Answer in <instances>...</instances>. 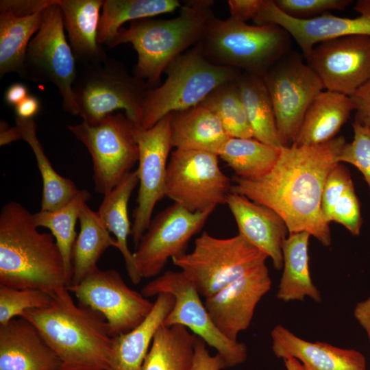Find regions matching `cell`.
Here are the masks:
<instances>
[{
  "mask_svg": "<svg viewBox=\"0 0 370 370\" xmlns=\"http://www.w3.org/2000/svg\"><path fill=\"white\" fill-rule=\"evenodd\" d=\"M345 144L338 136L316 145L282 147L268 174L256 180L235 176L230 191L275 211L289 233L306 232L328 247L331 234L323 217L321 197L326 178Z\"/></svg>",
  "mask_w": 370,
  "mask_h": 370,
  "instance_id": "1",
  "label": "cell"
},
{
  "mask_svg": "<svg viewBox=\"0 0 370 370\" xmlns=\"http://www.w3.org/2000/svg\"><path fill=\"white\" fill-rule=\"evenodd\" d=\"M0 286L51 295L69 286L54 236L40 232L33 214L14 201L0 213Z\"/></svg>",
  "mask_w": 370,
  "mask_h": 370,
  "instance_id": "2",
  "label": "cell"
},
{
  "mask_svg": "<svg viewBox=\"0 0 370 370\" xmlns=\"http://www.w3.org/2000/svg\"><path fill=\"white\" fill-rule=\"evenodd\" d=\"M47 307L25 311L61 361L60 370H110L114 337L99 312L76 304L67 287Z\"/></svg>",
  "mask_w": 370,
  "mask_h": 370,
  "instance_id": "3",
  "label": "cell"
},
{
  "mask_svg": "<svg viewBox=\"0 0 370 370\" xmlns=\"http://www.w3.org/2000/svg\"><path fill=\"white\" fill-rule=\"evenodd\" d=\"M212 0L186 1L180 14L171 19L145 18L121 27L109 48L131 43L138 54L133 75L148 88L158 86L161 75L177 57L200 42L214 14Z\"/></svg>",
  "mask_w": 370,
  "mask_h": 370,
  "instance_id": "4",
  "label": "cell"
},
{
  "mask_svg": "<svg viewBox=\"0 0 370 370\" xmlns=\"http://www.w3.org/2000/svg\"><path fill=\"white\" fill-rule=\"evenodd\" d=\"M291 38L275 24L253 25L231 16L225 19L214 16L200 44L212 63L263 77L290 52Z\"/></svg>",
  "mask_w": 370,
  "mask_h": 370,
  "instance_id": "5",
  "label": "cell"
},
{
  "mask_svg": "<svg viewBox=\"0 0 370 370\" xmlns=\"http://www.w3.org/2000/svg\"><path fill=\"white\" fill-rule=\"evenodd\" d=\"M164 73V82L145 94L140 126L143 129L169 114L199 104L219 86L236 81L242 72L210 62L199 42L174 59Z\"/></svg>",
  "mask_w": 370,
  "mask_h": 370,
  "instance_id": "6",
  "label": "cell"
},
{
  "mask_svg": "<svg viewBox=\"0 0 370 370\" xmlns=\"http://www.w3.org/2000/svg\"><path fill=\"white\" fill-rule=\"evenodd\" d=\"M148 89L144 81L128 73L123 63L109 58L83 65L73 84L79 116L90 125L123 110L127 119L140 127Z\"/></svg>",
  "mask_w": 370,
  "mask_h": 370,
  "instance_id": "7",
  "label": "cell"
},
{
  "mask_svg": "<svg viewBox=\"0 0 370 370\" xmlns=\"http://www.w3.org/2000/svg\"><path fill=\"white\" fill-rule=\"evenodd\" d=\"M267 258L240 234L221 238L204 232L190 253L171 260L206 298L264 264Z\"/></svg>",
  "mask_w": 370,
  "mask_h": 370,
  "instance_id": "8",
  "label": "cell"
},
{
  "mask_svg": "<svg viewBox=\"0 0 370 370\" xmlns=\"http://www.w3.org/2000/svg\"><path fill=\"white\" fill-rule=\"evenodd\" d=\"M76 62L64 34L58 2L42 12L40 29L28 45L21 77L33 82L51 83L62 98V109L79 115L73 93L78 71Z\"/></svg>",
  "mask_w": 370,
  "mask_h": 370,
  "instance_id": "9",
  "label": "cell"
},
{
  "mask_svg": "<svg viewBox=\"0 0 370 370\" xmlns=\"http://www.w3.org/2000/svg\"><path fill=\"white\" fill-rule=\"evenodd\" d=\"M135 124L121 113H113L95 125L82 121L69 130L87 148L93 164L95 190L110 192L138 160Z\"/></svg>",
  "mask_w": 370,
  "mask_h": 370,
  "instance_id": "10",
  "label": "cell"
},
{
  "mask_svg": "<svg viewBox=\"0 0 370 370\" xmlns=\"http://www.w3.org/2000/svg\"><path fill=\"white\" fill-rule=\"evenodd\" d=\"M140 293L148 298L160 293L174 297V306L163 324L180 325L214 348L225 360L227 367L243 363L247 358L245 343L226 338L216 327L200 294L182 271H167L149 282Z\"/></svg>",
  "mask_w": 370,
  "mask_h": 370,
  "instance_id": "11",
  "label": "cell"
},
{
  "mask_svg": "<svg viewBox=\"0 0 370 370\" xmlns=\"http://www.w3.org/2000/svg\"><path fill=\"white\" fill-rule=\"evenodd\" d=\"M218 157L206 151L175 149L168 162L165 196L192 212H213L226 204L232 185Z\"/></svg>",
  "mask_w": 370,
  "mask_h": 370,
  "instance_id": "12",
  "label": "cell"
},
{
  "mask_svg": "<svg viewBox=\"0 0 370 370\" xmlns=\"http://www.w3.org/2000/svg\"><path fill=\"white\" fill-rule=\"evenodd\" d=\"M269 92L280 143L291 146L304 114L324 86L314 70L301 58L288 53L262 77Z\"/></svg>",
  "mask_w": 370,
  "mask_h": 370,
  "instance_id": "13",
  "label": "cell"
},
{
  "mask_svg": "<svg viewBox=\"0 0 370 370\" xmlns=\"http://www.w3.org/2000/svg\"><path fill=\"white\" fill-rule=\"evenodd\" d=\"M67 288L79 305L104 317L113 337L127 333L142 323L154 304L130 288L114 269L97 268L79 283Z\"/></svg>",
  "mask_w": 370,
  "mask_h": 370,
  "instance_id": "14",
  "label": "cell"
},
{
  "mask_svg": "<svg viewBox=\"0 0 370 370\" xmlns=\"http://www.w3.org/2000/svg\"><path fill=\"white\" fill-rule=\"evenodd\" d=\"M171 121V114H169L149 129L134 125L139 180L131 232L135 247L150 224L156 204L165 196L168 158L172 148Z\"/></svg>",
  "mask_w": 370,
  "mask_h": 370,
  "instance_id": "15",
  "label": "cell"
},
{
  "mask_svg": "<svg viewBox=\"0 0 370 370\" xmlns=\"http://www.w3.org/2000/svg\"><path fill=\"white\" fill-rule=\"evenodd\" d=\"M212 212H192L174 203L151 219L134 252L142 277L158 276L170 258L186 253L189 241Z\"/></svg>",
  "mask_w": 370,
  "mask_h": 370,
  "instance_id": "16",
  "label": "cell"
},
{
  "mask_svg": "<svg viewBox=\"0 0 370 370\" xmlns=\"http://www.w3.org/2000/svg\"><path fill=\"white\" fill-rule=\"evenodd\" d=\"M306 60L325 90L349 96L370 82V36L322 41L314 46Z\"/></svg>",
  "mask_w": 370,
  "mask_h": 370,
  "instance_id": "17",
  "label": "cell"
},
{
  "mask_svg": "<svg viewBox=\"0 0 370 370\" xmlns=\"http://www.w3.org/2000/svg\"><path fill=\"white\" fill-rule=\"evenodd\" d=\"M354 8L359 14L354 18L326 12L301 20L281 12L273 0H262L253 21L258 25L275 24L282 27L295 40L307 59L314 46L322 41L352 35L370 36V0L357 1Z\"/></svg>",
  "mask_w": 370,
  "mask_h": 370,
  "instance_id": "18",
  "label": "cell"
},
{
  "mask_svg": "<svg viewBox=\"0 0 370 370\" xmlns=\"http://www.w3.org/2000/svg\"><path fill=\"white\" fill-rule=\"evenodd\" d=\"M271 287L264 264L205 298L204 303L219 330L228 339L238 341V334L249 328L257 304Z\"/></svg>",
  "mask_w": 370,
  "mask_h": 370,
  "instance_id": "19",
  "label": "cell"
},
{
  "mask_svg": "<svg viewBox=\"0 0 370 370\" xmlns=\"http://www.w3.org/2000/svg\"><path fill=\"white\" fill-rule=\"evenodd\" d=\"M226 204L236 220L239 234L270 258L276 269H281L282 247L288 231L282 218L269 208L234 193L228 195Z\"/></svg>",
  "mask_w": 370,
  "mask_h": 370,
  "instance_id": "20",
  "label": "cell"
},
{
  "mask_svg": "<svg viewBox=\"0 0 370 370\" xmlns=\"http://www.w3.org/2000/svg\"><path fill=\"white\" fill-rule=\"evenodd\" d=\"M61 361L38 330L16 317L0 325V370H58Z\"/></svg>",
  "mask_w": 370,
  "mask_h": 370,
  "instance_id": "21",
  "label": "cell"
},
{
  "mask_svg": "<svg viewBox=\"0 0 370 370\" xmlns=\"http://www.w3.org/2000/svg\"><path fill=\"white\" fill-rule=\"evenodd\" d=\"M271 336L275 356L294 358L301 363L304 370H367L365 356L356 349L308 341L281 325L272 329Z\"/></svg>",
  "mask_w": 370,
  "mask_h": 370,
  "instance_id": "22",
  "label": "cell"
},
{
  "mask_svg": "<svg viewBox=\"0 0 370 370\" xmlns=\"http://www.w3.org/2000/svg\"><path fill=\"white\" fill-rule=\"evenodd\" d=\"M103 0H60L64 29L77 62L83 65L104 62L107 53L98 41Z\"/></svg>",
  "mask_w": 370,
  "mask_h": 370,
  "instance_id": "23",
  "label": "cell"
},
{
  "mask_svg": "<svg viewBox=\"0 0 370 370\" xmlns=\"http://www.w3.org/2000/svg\"><path fill=\"white\" fill-rule=\"evenodd\" d=\"M170 293L156 296L146 319L127 333L114 336L110 370H142L154 335L174 306Z\"/></svg>",
  "mask_w": 370,
  "mask_h": 370,
  "instance_id": "24",
  "label": "cell"
},
{
  "mask_svg": "<svg viewBox=\"0 0 370 370\" xmlns=\"http://www.w3.org/2000/svg\"><path fill=\"white\" fill-rule=\"evenodd\" d=\"M353 110L349 95L323 90L307 109L292 145H316L334 138Z\"/></svg>",
  "mask_w": 370,
  "mask_h": 370,
  "instance_id": "25",
  "label": "cell"
},
{
  "mask_svg": "<svg viewBox=\"0 0 370 370\" xmlns=\"http://www.w3.org/2000/svg\"><path fill=\"white\" fill-rule=\"evenodd\" d=\"M229 138L219 119L201 103L171 113L172 147L218 155Z\"/></svg>",
  "mask_w": 370,
  "mask_h": 370,
  "instance_id": "26",
  "label": "cell"
},
{
  "mask_svg": "<svg viewBox=\"0 0 370 370\" xmlns=\"http://www.w3.org/2000/svg\"><path fill=\"white\" fill-rule=\"evenodd\" d=\"M137 169L130 171L110 192L103 195L97 213L108 230L115 236L116 248L125 262L127 275L134 284L143 277L137 267L134 253L128 247L127 238L132 227L128 217V203L131 195L138 184Z\"/></svg>",
  "mask_w": 370,
  "mask_h": 370,
  "instance_id": "27",
  "label": "cell"
},
{
  "mask_svg": "<svg viewBox=\"0 0 370 370\" xmlns=\"http://www.w3.org/2000/svg\"><path fill=\"white\" fill-rule=\"evenodd\" d=\"M310 236L306 232L290 233L282 244L284 271L276 296L283 301H304L306 297L316 302L321 301L309 271Z\"/></svg>",
  "mask_w": 370,
  "mask_h": 370,
  "instance_id": "28",
  "label": "cell"
},
{
  "mask_svg": "<svg viewBox=\"0 0 370 370\" xmlns=\"http://www.w3.org/2000/svg\"><path fill=\"white\" fill-rule=\"evenodd\" d=\"M78 220L80 230L73 248L72 276L69 286L79 283L98 268V260L108 248H116V240L110 236L97 212L87 204L82 207Z\"/></svg>",
  "mask_w": 370,
  "mask_h": 370,
  "instance_id": "29",
  "label": "cell"
},
{
  "mask_svg": "<svg viewBox=\"0 0 370 370\" xmlns=\"http://www.w3.org/2000/svg\"><path fill=\"white\" fill-rule=\"evenodd\" d=\"M197 338L184 326L162 324L154 335L142 370H191Z\"/></svg>",
  "mask_w": 370,
  "mask_h": 370,
  "instance_id": "30",
  "label": "cell"
},
{
  "mask_svg": "<svg viewBox=\"0 0 370 370\" xmlns=\"http://www.w3.org/2000/svg\"><path fill=\"white\" fill-rule=\"evenodd\" d=\"M22 140L32 149L42 180L40 210L56 211L69 204L79 190L69 178L63 177L53 169L37 136V126L33 119L16 117Z\"/></svg>",
  "mask_w": 370,
  "mask_h": 370,
  "instance_id": "31",
  "label": "cell"
},
{
  "mask_svg": "<svg viewBox=\"0 0 370 370\" xmlns=\"http://www.w3.org/2000/svg\"><path fill=\"white\" fill-rule=\"evenodd\" d=\"M237 86L254 138L281 148L271 99L262 76L241 73Z\"/></svg>",
  "mask_w": 370,
  "mask_h": 370,
  "instance_id": "32",
  "label": "cell"
},
{
  "mask_svg": "<svg viewBox=\"0 0 370 370\" xmlns=\"http://www.w3.org/2000/svg\"><path fill=\"white\" fill-rule=\"evenodd\" d=\"M281 148L264 144L254 138L230 137L218 156L234 171L236 177L256 180L271 171L279 158Z\"/></svg>",
  "mask_w": 370,
  "mask_h": 370,
  "instance_id": "33",
  "label": "cell"
},
{
  "mask_svg": "<svg viewBox=\"0 0 370 370\" xmlns=\"http://www.w3.org/2000/svg\"><path fill=\"white\" fill-rule=\"evenodd\" d=\"M42 12L18 17L0 13V77L10 73L23 74L30 40L40 29Z\"/></svg>",
  "mask_w": 370,
  "mask_h": 370,
  "instance_id": "34",
  "label": "cell"
},
{
  "mask_svg": "<svg viewBox=\"0 0 370 370\" xmlns=\"http://www.w3.org/2000/svg\"><path fill=\"white\" fill-rule=\"evenodd\" d=\"M181 6L178 0H103L99 43L108 45L126 22L171 12Z\"/></svg>",
  "mask_w": 370,
  "mask_h": 370,
  "instance_id": "35",
  "label": "cell"
},
{
  "mask_svg": "<svg viewBox=\"0 0 370 370\" xmlns=\"http://www.w3.org/2000/svg\"><path fill=\"white\" fill-rule=\"evenodd\" d=\"M91 195L86 189L77 195L66 206L56 211H43L33 214L36 225L49 229L60 251L69 285L72 276V253L76 240L75 225L79 212Z\"/></svg>",
  "mask_w": 370,
  "mask_h": 370,
  "instance_id": "36",
  "label": "cell"
},
{
  "mask_svg": "<svg viewBox=\"0 0 370 370\" xmlns=\"http://www.w3.org/2000/svg\"><path fill=\"white\" fill-rule=\"evenodd\" d=\"M236 82L219 86L200 103L217 116L230 137L254 138Z\"/></svg>",
  "mask_w": 370,
  "mask_h": 370,
  "instance_id": "37",
  "label": "cell"
},
{
  "mask_svg": "<svg viewBox=\"0 0 370 370\" xmlns=\"http://www.w3.org/2000/svg\"><path fill=\"white\" fill-rule=\"evenodd\" d=\"M52 300L53 296L44 291L0 286V325L20 317L27 310L45 308Z\"/></svg>",
  "mask_w": 370,
  "mask_h": 370,
  "instance_id": "38",
  "label": "cell"
},
{
  "mask_svg": "<svg viewBox=\"0 0 370 370\" xmlns=\"http://www.w3.org/2000/svg\"><path fill=\"white\" fill-rule=\"evenodd\" d=\"M354 139L343 147L338 163L347 162L355 166L363 175L370 190V127L353 123Z\"/></svg>",
  "mask_w": 370,
  "mask_h": 370,
  "instance_id": "39",
  "label": "cell"
},
{
  "mask_svg": "<svg viewBox=\"0 0 370 370\" xmlns=\"http://www.w3.org/2000/svg\"><path fill=\"white\" fill-rule=\"evenodd\" d=\"M278 9L294 18H313L330 10L345 9L350 0H274Z\"/></svg>",
  "mask_w": 370,
  "mask_h": 370,
  "instance_id": "40",
  "label": "cell"
},
{
  "mask_svg": "<svg viewBox=\"0 0 370 370\" xmlns=\"http://www.w3.org/2000/svg\"><path fill=\"white\" fill-rule=\"evenodd\" d=\"M331 221L342 224L354 236L360 234L362 220L353 182L347 186L336 201L331 214Z\"/></svg>",
  "mask_w": 370,
  "mask_h": 370,
  "instance_id": "41",
  "label": "cell"
},
{
  "mask_svg": "<svg viewBox=\"0 0 370 370\" xmlns=\"http://www.w3.org/2000/svg\"><path fill=\"white\" fill-rule=\"evenodd\" d=\"M352 182L345 167L337 163L330 171L323 190L321 211L325 221L329 224L333 208L347 186Z\"/></svg>",
  "mask_w": 370,
  "mask_h": 370,
  "instance_id": "42",
  "label": "cell"
},
{
  "mask_svg": "<svg viewBox=\"0 0 370 370\" xmlns=\"http://www.w3.org/2000/svg\"><path fill=\"white\" fill-rule=\"evenodd\" d=\"M58 2L59 0H1L0 13L26 17L40 13Z\"/></svg>",
  "mask_w": 370,
  "mask_h": 370,
  "instance_id": "43",
  "label": "cell"
},
{
  "mask_svg": "<svg viewBox=\"0 0 370 370\" xmlns=\"http://www.w3.org/2000/svg\"><path fill=\"white\" fill-rule=\"evenodd\" d=\"M227 367L224 358L218 353L210 355L206 343L198 337L191 370H221Z\"/></svg>",
  "mask_w": 370,
  "mask_h": 370,
  "instance_id": "44",
  "label": "cell"
},
{
  "mask_svg": "<svg viewBox=\"0 0 370 370\" xmlns=\"http://www.w3.org/2000/svg\"><path fill=\"white\" fill-rule=\"evenodd\" d=\"M349 97L356 111L354 121L370 127V82Z\"/></svg>",
  "mask_w": 370,
  "mask_h": 370,
  "instance_id": "45",
  "label": "cell"
},
{
  "mask_svg": "<svg viewBox=\"0 0 370 370\" xmlns=\"http://www.w3.org/2000/svg\"><path fill=\"white\" fill-rule=\"evenodd\" d=\"M262 0H229L230 16L244 22L254 20L257 16Z\"/></svg>",
  "mask_w": 370,
  "mask_h": 370,
  "instance_id": "46",
  "label": "cell"
},
{
  "mask_svg": "<svg viewBox=\"0 0 370 370\" xmlns=\"http://www.w3.org/2000/svg\"><path fill=\"white\" fill-rule=\"evenodd\" d=\"M40 100L34 95H29L14 107L16 117L23 119H33L40 110Z\"/></svg>",
  "mask_w": 370,
  "mask_h": 370,
  "instance_id": "47",
  "label": "cell"
},
{
  "mask_svg": "<svg viewBox=\"0 0 370 370\" xmlns=\"http://www.w3.org/2000/svg\"><path fill=\"white\" fill-rule=\"evenodd\" d=\"M28 95V89L24 84L14 83L6 89L4 100L8 105L15 107Z\"/></svg>",
  "mask_w": 370,
  "mask_h": 370,
  "instance_id": "48",
  "label": "cell"
},
{
  "mask_svg": "<svg viewBox=\"0 0 370 370\" xmlns=\"http://www.w3.org/2000/svg\"><path fill=\"white\" fill-rule=\"evenodd\" d=\"M355 319L365 330L370 342V297L358 302L354 310Z\"/></svg>",
  "mask_w": 370,
  "mask_h": 370,
  "instance_id": "49",
  "label": "cell"
},
{
  "mask_svg": "<svg viewBox=\"0 0 370 370\" xmlns=\"http://www.w3.org/2000/svg\"><path fill=\"white\" fill-rule=\"evenodd\" d=\"M20 139H22V136L19 128L16 125L10 127L7 122L1 120L0 123V145L4 146Z\"/></svg>",
  "mask_w": 370,
  "mask_h": 370,
  "instance_id": "50",
  "label": "cell"
},
{
  "mask_svg": "<svg viewBox=\"0 0 370 370\" xmlns=\"http://www.w3.org/2000/svg\"><path fill=\"white\" fill-rule=\"evenodd\" d=\"M286 370H304L301 363L294 358L284 359Z\"/></svg>",
  "mask_w": 370,
  "mask_h": 370,
  "instance_id": "51",
  "label": "cell"
},
{
  "mask_svg": "<svg viewBox=\"0 0 370 370\" xmlns=\"http://www.w3.org/2000/svg\"><path fill=\"white\" fill-rule=\"evenodd\" d=\"M58 370H60V369H58Z\"/></svg>",
  "mask_w": 370,
  "mask_h": 370,
  "instance_id": "52",
  "label": "cell"
}]
</instances>
